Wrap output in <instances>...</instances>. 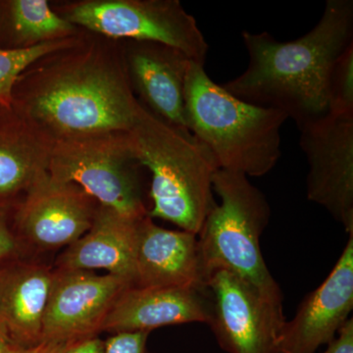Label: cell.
Masks as SVG:
<instances>
[{
  "mask_svg": "<svg viewBox=\"0 0 353 353\" xmlns=\"http://www.w3.org/2000/svg\"><path fill=\"white\" fill-rule=\"evenodd\" d=\"M10 106L54 143L129 132L139 102L128 77L122 41L80 28L68 43L20 74Z\"/></svg>",
  "mask_w": 353,
  "mask_h": 353,
  "instance_id": "obj_1",
  "label": "cell"
},
{
  "mask_svg": "<svg viewBox=\"0 0 353 353\" xmlns=\"http://www.w3.org/2000/svg\"><path fill=\"white\" fill-rule=\"evenodd\" d=\"M248 68L222 87L241 101L282 111L299 127L329 114L334 62L353 43L352 0H327L319 22L292 41L241 32Z\"/></svg>",
  "mask_w": 353,
  "mask_h": 353,
  "instance_id": "obj_2",
  "label": "cell"
},
{
  "mask_svg": "<svg viewBox=\"0 0 353 353\" xmlns=\"http://www.w3.org/2000/svg\"><path fill=\"white\" fill-rule=\"evenodd\" d=\"M188 129L214 158L221 170L262 176L282 155V111L248 103L227 92L190 61L185 87Z\"/></svg>",
  "mask_w": 353,
  "mask_h": 353,
  "instance_id": "obj_3",
  "label": "cell"
},
{
  "mask_svg": "<svg viewBox=\"0 0 353 353\" xmlns=\"http://www.w3.org/2000/svg\"><path fill=\"white\" fill-rule=\"evenodd\" d=\"M139 161L150 174L148 216L199 234L215 205L211 153L190 132L167 124L141 103L129 131Z\"/></svg>",
  "mask_w": 353,
  "mask_h": 353,
  "instance_id": "obj_4",
  "label": "cell"
},
{
  "mask_svg": "<svg viewBox=\"0 0 353 353\" xmlns=\"http://www.w3.org/2000/svg\"><path fill=\"white\" fill-rule=\"evenodd\" d=\"M212 188L220 203L216 202L209 211L197 234L208 281L214 272H229L267 301L283 306L282 290L260 248V238L271 218L266 196L248 176L221 169L213 176Z\"/></svg>",
  "mask_w": 353,
  "mask_h": 353,
  "instance_id": "obj_5",
  "label": "cell"
},
{
  "mask_svg": "<svg viewBox=\"0 0 353 353\" xmlns=\"http://www.w3.org/2000/svg\"><path fill=\"white\" fill-rule=\"evenodd\" d=\"M139 161L129 132H108L58 141L48 175L75 183L102 206L132 220L148 215Z\"/></svg>",
  "mask_w": 353,
  "mask_h": 353,
  "instance_id": "obj_6",
  "label": "cell"
},
{
  "mask_svg": "<svg viewBox=\"0 0 353 353\" xmlns=\"http://www.w3.org/2000/svg\"><path fill=\"white\" fill-rule=\"evenodd\" d=\"M51 8L62 19L117 41H153L203 65L209 46L196 18L179 0H58Z\"/></svg>",
  "mask_w": 353,
  "mask_h": 353,
  "instance_id": "obj_7",
  "label": "cell"
},
{
  "mask_svg": "<svg viewBox=\"0 0 353 353\" xmlns=\"http://www.w3.org/2000/svg\"><path fill=\"white\" fill-rule=\"evenodd\" d=\"M212 301L209 326L228 353H279L285 320L283 306L264 299L241 279L227 271L211 274Z\"/></svg>",
  "mask_w": 353,
  "mask_h": 353,
  "instance_id": "obj_8",
  "label": "cell"
},
{
  "mask_svg": "<svg viewBox=\"0 0 353 353\" xmlns=\"http://www.w3.org/2000/svg\"><path fill=\"white\" fill-rule=\"evenodd\" d=\"M299 128L307 158L306 194L353 234V120L326 115Z\"/></svg>",
  "mask_w": 353,
  "mask_h": 353,
  "instance_id": "obj_9",
  "label": "cell"
},
{
  "mask_svg": "<svg viewBox=\"0 0 353 353\" xmlns=\"http://www.w3.org/2000/svg\"><path fill=\"white\" fill-rule=\"evenodd\" d=\"M125 279L88 270H54L43 321L41 341L76 343L97 336Z\"/></svg>",
  "mask_w": 353,
  "mask_h": 353,
  "instance_id": "obj_10",
  "label": "cell"
},
{
  "mask_svg": "<svg viewBox=\"0 0 353 353\" xmlns=\"http://www.w3.org/2000/svg\"><path fill=\"white\" fill-rule=\"evenodd\" d=\"M99 203L79 185L44 176L14 210L21 234L39 250L69 246L92 227Z\"/></svg>",
  "mask_w": 353,
  "mask_h": 353,
  "instance_id": "obj_11",
  "label": "cell"
},
{
  "mask_svg": "<svg viewBox=\"0 0 353 353\" xmlns=\"http://www.w3.org/2000/svg\"><path fill=\"white\" fill-rule=\"evenodd\" d=\"M353 309V234L328 277L304 297L296 315L285 321L279 353H315L329 345Z\"/></svg>",
  "mask_w": 353,
  "mask_h": 353,
  "instance_id": "obj_12",
  "label": "cell"
},
{
  "mask_svg": "<svg viewBox=\"0 0 353 353\" xmlns=\"http://www.w3.org/2000/svg\"><path fill=\"white\" fill-rule=\"evenodd\" d=\"M122 46L128 77L139 103L167 124L190 132L185 87L192 60L153 41H122Z\"/></svg>",
  "mask_w": 353,
  "mask_h": 353,
  "instance_id": "obj_13",
  "label": "cell"
},
{
  "mask_svg": "<svg viewBox=\"0 0 353 353\" xmlns=\"http://www.w3.org/2000/svg\"><path fill=\"white\" fill-rule=\"evenodd\" d=\"M212 301L208 288L130 287L116 299L102 331L150 332L188 323L209 324Z\"/></svg>",
  "mask_w": 353,
  "mask_h": 353,
  "instance_id": "obj_14",
  "label": "cell"
},
{
  "mask_svg": "<svg viewBox=\"0 0 353 353\" xmlns=\"http://www.w3.org/2000/svg\"><path fill=\"white\" fill-rule=\"evenodd\" d=\"M134 287H208L197 234L165 229L148 215L139 221Z\"/></svg>",
  "mask_w": 353,
  "mask_h": 353,
  "instance_id": "obj_15",
  "label": "cell"
},
{
  "mask_svg": "<svg viewBox=\"0 0 353 353\" xmlns=\"http://www.w3.org/2000/svg\"><path fill=\"white\" fill-rule=\"evenodd\" d=\"M54 141L12 108L0 105V205L15 209L48 175Z\"/></svg>",
  "mask_w": 353,
  "mask_h": 353,
  "instance_id": "obj_16",
  "label": "cell"
},
{
  "mask_svg": "<svg viewBox=\"0 0 353 353\" xmlns=\"http://www.w3.org/2000/svg\"><path fill=\"white\" fill-rule=\"evenodd\" d=\"M141 220L130 219L99 204L90 229L60 255L57 270L104 269L134 285Z\"/></svg>",
  "mask_w": 353,
  "mask_h": 353,
  "instance_id": "obj_17",
  "label": "cell"
},
{
  "mask_svg": "<svg viewBox=\"0 0 353 353\" xmlns=\"http://www.w3.org/2000/svg\"><path fill=\"white\" fill-rule=\"evenodd\" d=\"M53 272L44 265H23L0 289V323L11 334L14 345L28 347L41 343Z\"/></svg>",
  "mask_w": 353,
  "mask_h": 353,
  "instance_id": "obj_18",
  "label": "cell"
},
{
  "mask_svg": "<svg viewBox=\"0 0 353 353\" xmlns=\"http://www.w3.org/2000/svg\"><path fill=\"white\" fill-rule=\"evenodd\" d=\"M79 31L59 17L48 0H0V51L31 50Z\"/></svg>",
  "mask_w": 353,
  "mask_h": 353,
  "instance_id": "obj_19",
  "label": "cell"
},
{
  "mask_svg": "<svg viewBox=\"0 0 353 353\" xmlns=\"http://www.w3.org/2000/svg\"><path fill=\"white\" fill-rule=\"evenodd\" d=\"M328 92L329 115L353 120V43L334 62Z\"/></svg>",
  "mask_w": 353,
  "mask_h": 353,
  "instance_id": "obj_20",
  "label": "cell"
},
{
  "mask_svg": "<svg viewBox=\"0 0 353 353\" xmlns=\"http://www.w3.org/2000/svg\"><path fill=\"white\" fill-rule=\"evenodd\" d=\"M77 32V34H78ZM41 44L23 51H0V105L10 108L14 83L29 65L46 53L57 50L71 41L74 37Z\"/></svg>",
  "mask_w": 353,
  "mask_h": 353,
  "instance_id": "obj_21",
  "label": "cell"
},
{
  "mask_svg": "<svg viewBox=\"0 0 353 353\" xmlns=\"http://www.w3.org/2000/svg\"><path fill=\"white\" fill-rule=\"evenodd\" d=\"M148 332L113 334L103 341V353H152L148 350Z\"/></svg>",
  "mask_w": 353,
  "mask_h": 353,
  "instance_id": "obj_22",
  "label": "cell"
},
{
  "mask_svg": "<svg viewBox=\"0 0 353 353\" xmlns=\"http://www.w3.org/2000/svg\"><path fill=\"white\" fill-rule=\"evenodd\" d=\"M324 353H353V319L350 318Z\"/></svg>",
  "mask_w": 353,
  "mask_h": 353,
  "instance_id": "obj_23",
  "label": "cell"
},
{
  "mask_svg": "<svg viewBox=\"0 0 353 353\" xmlns=\"http://www.w3.org/2000/svg\"><path fill=\"white\" fill-rule=\"evenodd\" d=\"M10 210L15 209L0 205V259L9 256L15 250L13 234L7 226V216Z\"/></svg>",
  "mask_w": 353,
  "mask_h": 353,
  "instance_id": "obj_24",
  "label": "cell"
},
{
  "mask_svg": "<svg viewBox=\"0 0 353 353\" xmlns=\"http://www.w3.org/2000/svg\"><path fill=\"white\" fill-rule=\"evenodd\" d=\"M74 343L41 341L32 347H18L11 345L6 353H63Z\"/></svg>",
  "mask_w": 353,
  "mask_h": 353,
  "instance_id": "obj_25",
  "label": "cell"
},
{
  "mask_svg": "<svg viewBox=\"0 0 353 353\" xmlns=\"http://www.w3.org/2000/svg\"><path fill=\"white\" fill-rule=\"evenodd\" d=\"M63 353H103V341L97 336L76 341Z\"/></svg>",
  "mask_w": 353,
  "mask_h": 353,
  "instance_id": "obj_26",
  "label": "cell"
},
{
  "mask_svg": "<svg viewBox=\"0 0 353 353\" xmlns=\"http://www.w3.org/2000/svg\"><path fill=\"white\" fill-rule=\"evenodd\" d=\"M12 343H9L4 334L0 331V353H6Z\"/></svg>",
  "mask_w": 353,
  "mask_h": 353,
  "instance_id": "obj_27",
  "label": "cell"
}]
</instances>
